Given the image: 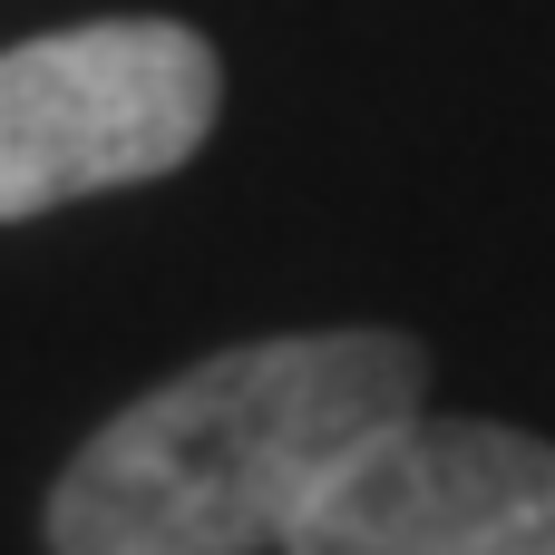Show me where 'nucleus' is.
<instances>
[{"label": "nucleus", "instance_id": "nucleus-2", "mask_svg": "<svg viewBox=\"0 0 555 555\" xmlns=\"http://www.w3.org/2000/svg\"><path fill=\"white\" fill-rule=\"evenodd\" d=\"M224 117V59L195 20L127 10L0 49V224L156 185L205 156Z\"/></svg>", "mask_w": 555, "mask_h": 555}, {"label": "nucleus", "instance_id": "nucleus-3", "mask_svg": "<svg viewBox=\"0 0 555 555\" xmlns=\"http://www.w3.org/2000/svg\"><path fill=\"white\" fill-rule=\"evenodd\" d=\"M283 555H555V439L507 420H390Z\"/></svg>", "mask_w": 555, "mask_h": 555}, {"label": "nucleus", "instance_id": "nucleus-1", "mask_svg": "<svg viewBox=\"0 0 555 555\" xmlns=\"http://www.w3.org/2000/svg\"><path fill=\"white\" fill-rule=\"evenodd\" d=\"M410 410H429V351L390 322L224 341L68 449L39 537L49 555L283 546L312 498Z\"/></svg>", "mask_w": 555, "mask_h": 555}]
</instances>
